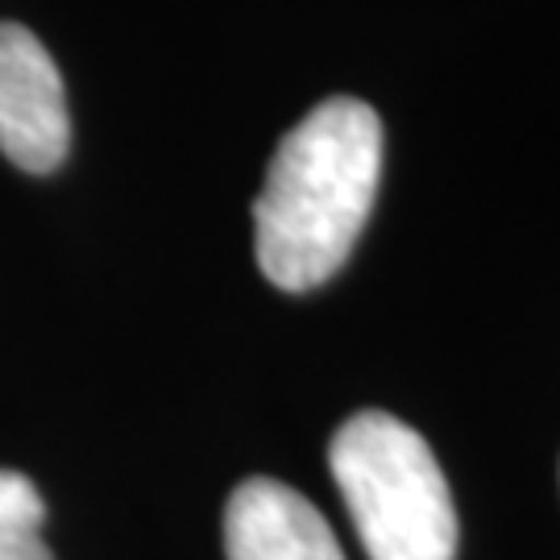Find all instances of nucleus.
<instances>
[{
	"label": "nucleus",
	"instance_id": "nucleus-1",
	"mask_svg": "<svg viewBox=\"0 0 560 560\" xmlns=\"http://www.w3.org/2000/svg\"><path fill=\"white\" fill-rule=\"evenodd\" d=\"M382 179V120L332 96L282 138L254 200V254L282 291H312L353 254Z\"/></svg>",
	"mask_w": 560,
	"mask_h": 560
},
{
	"label": "nucleus",
	"instance_id": "nucleus-2",
	"mask_svg": "<svg viewBox=\"0 0 560 560\" xmlns=\"http://www.w3.org/2000/svg\"><path fill=\"white\" fill-rule=\"evenodd\" d=\"M328 465L370 560H453L457 506L436 453L390 411H358L332 436Z\"/></svg>",
	"mask_w": 560,
	"mask_h": 560
},
{
	"label": "nucleus",
	"instance_id": "nucleus-3",
	"mask_svg": "<svg viewBox=\"0 0 560 560\" xmlns=\"http://www.w3.org/2000/svg\"><path fill=\"white\" fill-rule=\"evenodd\" d=\"M71 145L67 92L50 50L34 30L0 21V150L4 159L50 175Z\"/></svg>",
	"mask_w": 560,
	"mask_h": 560
},
{
	"label": "nucleus",
	"instance_id": "nucleus-4",
	"mask_svg": "<svg viewBox=\"0 0 560 560\" xmlns=\"http://www.w3.org/2000/svg\"><path fill=\"white\" fill-rule=\"evenodd\" d=\"M224 552L229 560H345L328 520L275 478H249L229 494Z\"/></svg>",
	"mask_w": 560,
	"mask_h": 560
},
{
	"label": "nucleus",
	"instance_id": "nucleus-5",
	"mask_svg": "<svg viewBox=\"0 0 560 560\" xmlns=\"http://www.w3.org/2000/svg\"><path fill=\"white\" fill-rule=\"evenodd\" d=\"M42 520L38 486L18 469H0V560H55L42 540Z\"/></svg>",
	"mask_w": 560,
	"mask_h": 560
}]
</instances>
